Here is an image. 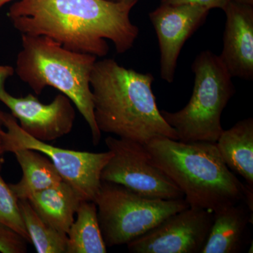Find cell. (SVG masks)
<instances>
[{
    "mask_svg": "<svg viewBox=\"0 0 253 253\" xmlns=\"http://www.w3.org/2000/svg\"><path fill=\"white\" fill-rule=\"evenodd\" d=\"M135 4L109 0H19L8 18L21 35L45 36L63 47L102 58L107 41L118 54L134 46L139 29L130 20Z\"/></svg>",
    "mask_w": 253,
    "mask_h": 253,
    "instance_id": "cell-1",
    "label": "cell"
},
{
    "mask_svg": "<svg viewBox=\"0 0 253 253\" xmlns=\"http://www.w3.org/2000/svg\"><path fill=\"white\" fill-rule=\"evenodd\" d=\"M154 81L151 73L123 67L114 59L96 61L90 85L100 131L144 145L157 138L178 140L158 109Z\"/></svg>",
    "mask_w": 253,
    "mask_h": 253,
    "instance_id": "cell-2",
    "label": "cell"
},
{
    "mask_svg": "<svg viewBox=\"0 0 253 253\" xmlns=\"http://www.w3.org/2000/svg\"><path fill=\"white\" fill-rule=\"evenodd\" d=\"M145 146L151 162L180 189L189 207L214 213L244 202L246 184L226 166L215 143L162 137Z\"/></svg>",
    "mask_w": 253,
    "mask_h": 253,
    "instance_id": "cell-3",
    "label": "cell"
},
{
    "mask_svg": "<svg viewBox=\"0 0 253 253\" xmlns=\"http://www.w3.org/2000/svg\"><path fill=\"white\" fill-rule=\"evenodd\" d=\"M21 44L14 69L18 77L36 94L51 86L66 95L89 126L93 144H99L101 132L95 121L90 85L97 57L66 49L45 36L21 35Z\"/></svg>",
    "mask_w": 253,
    "mask_h": 253,
    "instance_id": "cell-4",
    "label": "cell"
},
{
    "mask_svg": "<svg viewBox=\"0 0 253 253\" xmlns=\"http://www.w3.org/2000/svg\"><path fill=\"white\" fill-rule=\"evenodd\" d=\"M191 69L194 84L188 104L176 112L161 113L175 130L178 141L215 143L224 130L223 111L236 93L233 78L219 56L208 50L195 58Z\"/></svg>",
    "mask_w": 253,
    "mask_h": 253,
    "instance_id": "cell-5",
    "label": "cell"
},
{
    "mask_svg": "<svg viewBox=\"0 0 253 253\" xmlns=\"http://www.w3.org/2000/svg\"><path fill=\"white\" fill-rule=\"evenodd\" d=\"M94 203L106 247L128 244L189 207L184 199H150L120 184L102 181Z\"/></svg>",
    "mask_w": 253,
    "mask_h": 253,
    "instance_id": "cell-6",
    "label": "cell"
},
{
    "mask_svg": "<svg viewBox=\"0 0 253 253\" xmlns=\"http://www.w3.org/2000/svg\"><path fill=\"white\" fill-rule=\"evenodd\" d=\"M6 130L0 135L5 152L17 149L39 151L54 164L62 180L69 184L84 201H93L101 185V175L106 163L112 156L110 151L91 153L56 147L38 140L23 131L10 113H5Z\"/></svg>",
    "mask_w": 253,
    "mask_h": 253,
    "instance_id": "cell-7",
    "label": "cell"
},
{
    "mask_svg": "<svg viewBox=\"0 0 253 253\" xmlns=\"http://www.w3.org/2000/svg\"><path fill=\"white\" fill-rule=\"evenodd\" d=\"M105 143L112 156L101 172V181L120 184L150 199H184L180 189L151 162L144 144L111 136Z\"/></svg>",
    "mask_w": 253,
    "mask_h": 253,
    "instance_id": "cell-8",
    "label": "cell"
},
{
    "mask_svg": "<svg viewBox=\"0 0 253 253\" xmlns=\"http://www.w3.org/2000/svg\"><path fill=\"white\" fill-rule=\"evenodd\" d=\"M14 73V68L0 65V101L19 121L21 129L44 142L69 134L76 119V110L71 100L66 95L59 94L50 104H45L31 94L23 97L12 96L6 90L5 84Z\"/></svg>",
    "mask_w": 253,
    "mask_h": 253,
    "instance_id": "cell-9",
    "label": "cell"
},
{
    "mask_svg": "<svg viewBox=\"0 0 253 253\" xmlns=\"http://www.w3.org/2000/svg\"><path fill=\"white\" fill-rule=\"evenodd\" d=\"M212 221L213 212L189 207L126 244L127 249L132 253H201Z\"/></svg>",
    "mask_w": 253,
    "mask_h": 253,
    "instance_id": "cell-10",
    "label": "cell"
},
{
    "mask_svg": "<svg viewBox=\"0 0 253 253\" xmlns=\"http://www.w3.org/2000/svg\"><path fill=\"white\" fill-rule=\"evenodd\" d=\"M210 10L195 4H163L149 13L157 35L160 73L163 81H174L178 59L186 41L204 24Z\"/></svg>",
    "mask_w": 253,
    "mask_h": 253,
    "instance_id": "cell-11",
    "label": "cell"
},
{
    "mask_svg": "<svg viewBox=\"0 0 253 253\" xmlns=\"http://www.w3.org/2000/svg\"><path fill=\"white\" fill-rule=\"evenodd\" d=\"M226 15L223 49L219 55L232 78L253 79V5L230 0Z\"/></svg>",
    "mask_w": 253,
    "mask_h": 253,
    "instance_id": "cell-12",
    "label": "cell"
},
{
    "mask_svg": "<svg viewBox=\"0 0 253 253\" xmlns=\"http://www.w3.org/2000/svg\"><path fill=\"white\" fill-rule=\"evenodd\" d=\"M253 212L244 202L213 213L207 241L201 253H239L246 246Z\"/></svg>",
    "mask_w": 253,
    "mask_h": 253,
    "instance_id": "cell-13",
    "label": "cell"
},
{
    "mask_svg": "<svg viewBox=\"0 0 253 253\" xmlns=\"http://www.w3.org/2000/svg\"><path fill=\"white\" fill-rule=\"evenodd\" d=\"M43 221L62 234H67L82 201L78 193L62 181L33 194L28 199Z\"/></svg>",
    "mask_w": 253,
    "mask_h": 253,
    "instance_id": "cell-14",
    "label": "cell"
},
{
    "mask_svg": "<svg viewBox=\"0 0 253 253\" xmlns=\"http://www.w3.org/2000/svg\"><path fill=\"white\" fill-rule=\"evenodd\" d=\"M223 161L230 170L253 186V119L240 121L223 130L215 142Z\"/></svg>",
    "mask_w": 253,
    "mask_h": 253,
    "instance_id": "cell-15",
    "label": "cell"
},
{
    "mask_svg": "<svg viewBox=\"0 0 253 253\" xmlns=\"http://www.w3.org/2000/svg\"><path fill=\"white\" fill-rule=\"evenodd\" d=\"M12 153L23 172L21 180L9 184L18 200H28L33 194L63 181L49 158L39 151L17 149Z\"/></svg>",
    "mask_w": 253,
    "mask_h": 253,
    "instance_id": "cell-16",
    "label": "cell"
},
{
    "mask_svg": "<svg viewBox=\"0 0 253 253\" xmlns=\"http://www.w3.org/2000/svg\"><path fill=\"white\" fill-rule=\"evenodd\" d=\"M77 217L68 231L66 253H106L98 220L97 208L93 201H82Z\"/></svg>",
    "mask_w": 253,
    "mask_h": 253,
    "instance_id": "cell-17",
    "label": "cell"
},
{
    "mask_svg": "<svg viewBox=\"0 0 253 253\" xmlns=\"http://www.w3.org/2000/svg\"><path fill=\"white\" fill-rule=\"evenodd\" d=\"M31 242L38 253H66L67 234L51 227L38 215L28 200H18Z\"/></svg>",
    "mask_w": 253,
    "mask_h": 253,
    "instance_id": "cell-18",
    "label": "cell"
},
{
    "mask_svg": "<svg viewBox=\"0 0 253 253\" xmlns=\"http://www.w3.org/2000/svg\"><path fill=\"white\" fill-rule=\"evenodd\" d=\"M0 223L17 233L28 243L31 242L29 234L25 226L18 200L9 184L0 175Z\"/></svg>",
    "mask_w": 253,
    "mask_h": 253,
    "instance_id": "cell-19",
    "label": "cell"
},
{
    "mask_svg": "<svg viewBox=\"0 0 253 253\" xmlns=\"http://www.w3.org/2000/svg\"><path fill=\"white\" fill-rule=\"evenodd\" d=\"M27 243L22 236L0 223V253H26Z\"/></svg>",
    "mask_w": 253,
    "mask_h": 253,
    "instance_id": "cell-20",
    "label": "cell"
},
{
    "mask_svg": "<svg viewBox=\"0 0 253 253\" xmlns=\"http://www.w3.org/2000/svg\"><path fill=\"white\" fill-rule=\"evenodd\" d=\"M230 0H161V4H195L204 6L207 9H224Z\"/></svg>",
    "mask_w": 253,
    "mask_h": 253,
    "instance_id": "cell-21",
    "label": "cell"
},
{
    "mask_svg": "<svg viewBox=\"0 0 253 253\" xmlns=\"http://www.w3.org/2000/svg\"><path fill=\"white\" fill-rule=\"evenodd\" d=\"M4 115L5 113L0 110V135L4 132Z\"/></svg>",
    "mask_w": 253,
    "mask_h": 253,
    "instance_id": "cell-22",
    "label": "cell"
},
{
    "mask_svg": "<svg viewBox=\"0 0 253 253\" xmlns=\"http://www.w3.org/2000/svg\"><path fill=\"white\" fill-rule=\"evenodd\" d=\"M4 146H3L1 141H0V166H1V163L3 162V155H4Z\"/></svg>",
    "mask_w": 253,
    "mask_h": 253,
    "instance_id": "cell-23",
    "label": "cell"
},
{
    "mask_svg": "<svg viewBox=\"0 0 253 253\" xmlns=\"http://www.w3.org/2000/svg\"><path fill=\"white\" fill-rule=\"evenodd\" d=\"M121 2L126 3V4H136L138 0H118Z\"/></svg>",
    "mask_w": 253,
    "mask_h": 253,
    "instance_id": "cell-24",
    "label": "cell"
},
{
    "mask_svg": "<svg viewBox=\"0 0 253 253\" xmlns=\"http://www.w3.org/2000/svg\"><path fill=\"white\" fill-rule=\"evenodd\" d=\"M238 2L244 3V4H249L253 5V0H234Z\"/></svg>",
    "mask_w": 253,
    "mask_h": 253,
    "instance_id": "cell-25",
    "label": "cell"
},
{
    "mask_svg": "<svg viewBox=\"0 0 253 253\" xmlns=\"http://www.w3.org/2000/svg\"><path fill=\"white\" fill-rule=\"evenodd\" d=\"M12 1H14V0H0V9H1L3 6H4L5 4Z\"/></svg>",
    "mask_w": 253,
    "mask_h": 253,
    "instance_id": "cell-26",
    "label": "cell"
},
{
    "mask_svg": "<svg viewBox=\"0 0 253 253\" xmlns=\"http://www.w3.org/2000/svg\"><path fill=\"white\" fill-rule=\"evenodd\" d=\"M109 1H118V0H109Z\"/></svg>",
    "mask_w": 253,
    "mask_h": 253,
    "instance_id": "cell-27",
    "label": "cell"
}]
</instances>
